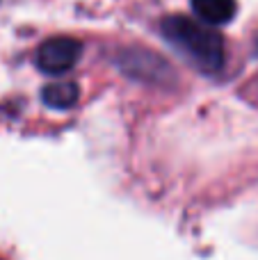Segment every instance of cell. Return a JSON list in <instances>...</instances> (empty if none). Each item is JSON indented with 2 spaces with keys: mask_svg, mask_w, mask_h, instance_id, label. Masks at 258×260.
Returning <instances> with one entry per match:
<instances>
[{
  "mask_svg": "<svg viewBox=\"0 0 258 260\" xmlns=\"http://www.w3.org/2000/svg\"><path fill=\"white\" fill-rule=\"evenodd\" d=\"M165 39L174 46L181 55H185L199 71L217 73L224 67V41L217 32L204 27L201 23L192 21L187 16H167L160 23Z\"/></svg>",
  "mask_w": 258,
  "mask_h": 260,
  "instance_id": "obj_1",
  "label": "cell"
},
{
  "mask_svg": "<svg viewBox=\"0 0 258 260\" xmlns=\"http://www.w3.org/2000/svg\"><path fill=\"white\" fill-rule=\"evenodd\" d=\"M80 41L71 39V37H53V39H46L37 48L35 64L39 71L48 73V76H59V73H67L76 67V62L80 59Z\"/></svg>",
  "mask_w": 258,
  "mask_h": 260,
  "instance_id": "obj_2",
  "label": "cell"
},
{
  "mask_svg": "<svg viewBox=\"0 0 258 260\" xmlns=\"http://www.w3.org/2000/svg\"><path fill=\"white\" fill-rule=\"evenodd\" d=\"M78 96H80V89H78L76 82H55V85H48L41 91V101L53 110L73 108L78 103Z\"/></svg>",
  "mask_w": 258,
  "mask_h": 260,
  "instance_id": "obj_4",
  "label": "cell"
},
{
  "mask_svg": "<svg viewBox=\"0 0 258 260\" xmlns=\"http://www.w3.org/2000/svg\"><path fill=\"white\" fill-rule=\"evenodd\" d=\"M192 9L208 25H224L233 21L238 3L236 0H192Z\"/></svg>",
  "mask_w": 258,
  "mask_h": 260,
  "instance_id": "obj_3",
  "label": "cell"
}]
</instances>
